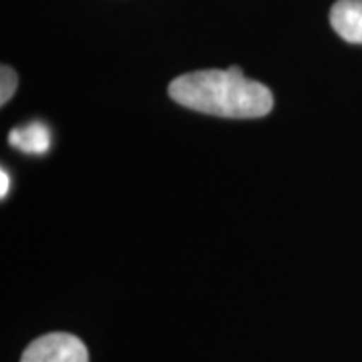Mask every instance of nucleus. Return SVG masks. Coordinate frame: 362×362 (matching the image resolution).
Listing matches in <instances>:
<instances>
[{
  "mask_svg": "<svg viewBox=\"0 0 362 362\" xmlns=\"http://www.w3.org/2000/svg\"><path fill=\"white\" fill-rule=\"evenodd\" d=\"M330 25L340 39L362 45V0H338L330 11Z\"/></svg>",
  "mask_w": 362,
  "mask_h": 362,
  "instance_id": "obj_3",
  "label": "nucleus"
},
{
  "mask_svg": "<svg viewBox=\"0 0 362 362\" xmlns=\"http://www.w3.org/2000/svg\"><path fill=\"white\" fill-rule=\"evenodd\" d=\"M168 90L181 107L228 119H258L274 107L272 90L247 78L240 66L187 73L173 78Z\"/></svg>",
  "mask_w": 362,
  "mask_h": 362,
  "instance_id": "obj_1",
  "label": "nucleus"
},
{
  "mask_svg": "<svg viewBox=\"0 0 362 362\" xmlns=\"http://www.w3.org/2000/svg\"><path fill=\"white\" fill-rule=\"evenodd\" d=\"M8 143L28 156H45L51 147V131L42 123H28L11 131Z\"/></svg>",
  "mask_w": 362,
  "mask_h": 362,
  "instance_id": "obj_4",
  "label": "nucleus"
},
{
  "mask_svg": "<svg viewBox=\"0 0 362 362\" xmlns=\"http://www.w3.org/2000/svg\"><path fill=\"white\" fill-rule=\"evenodd\" d=\"M21 362H89V350L81 338L66 332H51L33 340Z\"/></svg>",
  "mask_w": 362,
  "mask_h": 362,
  "instance_id": "obj_2",
  "label": "nucleus"
},
{
  "mask_svg": "<svg viewBox=\"0 0 362 362\" xmlns=\"http://www.w3.org/2000/svg\"><path fill=\"white\" fill-rule=\"evenodd\" d=\"M18 87V75L13 66L2 65L0 69V105H6L13 99L14 90Z\"/></svg>",
  "mask_w": 362,
  "mask_h": 362,
  "instance_id": "obj_5",
  "label": "nucleus"
},
{
  "mask_svg": "<svg viewBox=\"0 0 362 362\" xmlns=\"http://www.w3.org/2000/svg\"><path fill=\"white\" fill-rule=\"evenodd\" d=\"M8 189H11V177H8V173L2 169V171H0V197H2V199L8 195Z\"/></svg>",
  "mask_w": 362,
  "mask_h": 362,
  "instance_id": "obj_6",
  "label": "nucleus"
}]
</instances>
